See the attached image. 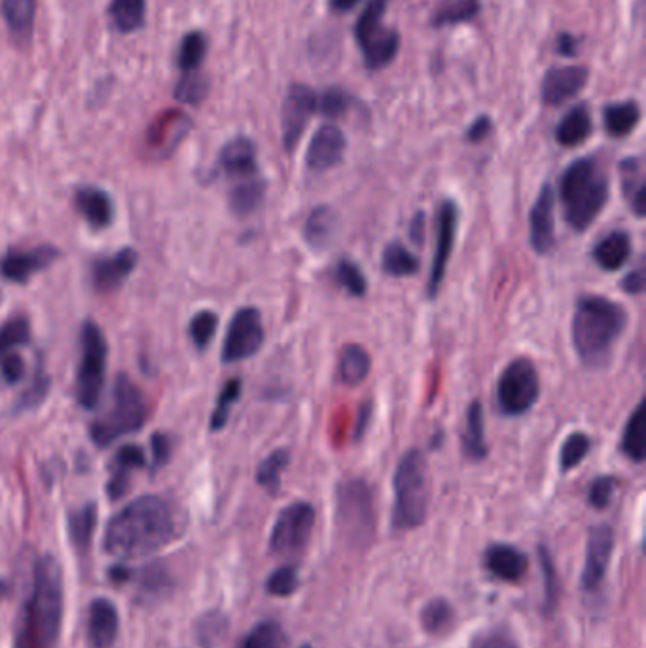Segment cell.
I'll return each instance as SVG.
<instances>
[{
	"label": "cell",
	"instance_id": "cell-1",
	"mask_svg": "<svg viewBox=\"0 0 646 648\" xmlns=\"http://www.w3.org/2000/svg\"><path fill=\"white\" fill-rule=\"evenodd\" d=\"M173 537L175 520L169 504L160 497H141L108 522L105 550L114 558H144L160 552Z\"/></svg>",
	"mask_w": 646,
	"mask_h": 648
},
{
	"label": "cell",
	"instance_id": "cell-2",
	"mask_svg": "<svg viewBox=\"0 0 646 648\" xmlns=\"http://www.w3.org/2000/svg\"><path fill=\"white\" fill-rule=\"evenodd\" d=\"M63 620V575L52 556L38 559L31 595L19 618L16 648H55Z\"/></svg>",
	"mask_w": 646,
	"mask_h": 648
},
{
	"label": "cell",
	"instance_id": "cell-3",
	"mask_svg": "<svg viewBox=\"0 0 646 648\" xmlns=\"http://www.w3.org/2000/svg\"><path fill=\"white\" fill-rule=\"evenodd\" d=\"M626 324L628 313L624 306L603 296H582L571 324L576 355L592 368L607 364Z\"/></svg>",
	"mask_w": 646,
	"mask_h": 648
},
{
	"label": "cell",
	"instance_id": "cell-4",
	"mask_svg": "<svg viewBox=\"0 0 646 648\" xmlns=\"http://www.w3.org/2000/svg\"><path fill=\"white\" fill-rule=\"evenodd\" d=\"M559 196L567 224L576 232H584L607 205L609 177L597 160L580 158L565 169Z\"/></svg>",
	"mask_w": 646,
	"mask_h": 648
},
{
	"label": "cell",
	"instance_id": "cell-5",
	"mask_svg": "<svg viewBox=\"0 0 646 648\" xmlns=\"http://www.w3.org/2000/svg\"><path fill=\"white\" fill-rule=\"evenodd\" d=\"M395 508L393 527L396 531H412L427 520L429 510V470L421 451L402 455L393 478Z\"/></svg>",
	"mask_w": 646,
	"mask_h": 648
},
{
	"label": "cell",
	"instance_id": "cell-6",
	"mask_svg": "<svg viewBox=\"0 0 646 648\" xmlns=\"http://www.w3.org/2000/svg\"><path fill=\"white\" fill-rule=\"evenodd\" d=\"M144 421L146 406L141 391L127 376H118L114 383L110 408L97 421L91 423V438L99 446H107L126 434L139 431Z\"/></svg>",
	"mask_w": 646,
	"mask_h": 648
},
{
	"label": "cell",
	"instance_id": "cell-7",
	"mask_svg": "<svg viewBox=\"0 0 646 648\" xmlns=\"http://www.w3.org/2000/svg\"><path fill=\"white\" fill-rule=\"evenodd\" d=\"M389 0H368L355 23V38L368 71L385 69L400 50V35L383 25Z\"/></svg>",
	"mask_w": 646,
	"mask_h": 648
},
{
	"label": "cell",
	"instance_id": "cell-8",
	"mask_svg": "<svg viewBox=\"0 0 646 648\" xmlns=\"http://www.w3.org/2000/svg\"><path fill=\"white\" fill-rule=\"evenodd\" d=\"M338 527L353 546L366 548L376 535L372 489L362 480H349L338 489Z\"/></svg>",
	"mask_w": 646,
	"mask_h": 648
},
{
	"label": "cell",
	"instance_id": "cell-9",
	"mask_svg": "<svg viewBox=\"0 0 646 648\" xmlns=\"http://www.w3.org/2000/svg\"><path fill=\"white\" fill-rule=\"evenodd\" d=\"M80 347L82 357L76 374V398L82 408L91 410L99 402L107 370V342L97 324H84Z\"/></svg>",
	"mask_w": 646,
	"mask_h": 648
},
{
	"label": "cell",
	"instance_id": "cell-10",
	"mask_svg": "<svg viewBox=\"0 0 646 648\" xmlns=\"http://www.w3.org/2000/svg\"><path fill=\"white\" fill-rule=\"evenodd\" d=\"M540 379L535 364L525 357L512 360L497 381V404L504 415L527 414L539 400Z\"/></svg>",
	"mask_w": 646,
	"mask_h": 648
},
{
	"label": "cell",
	"instance_id": "cell-11",
	"mask_svg": "<svg viewBox=\"0 0 646 648\" xmlns=\"http://www.w3.org/2000/svg\"><path fill=\"white\" fill-rule=\"evenodd\" d=\"M315 527V508L309 503H292L281 510L273 523L270 537L271 554L296 556L306 550Z\"/></svg>",
	"mask_w": 646,
	"mask_h": 648
},
{
	"label": "cell",
	"instance_id": "cell-12",
	"mask_svg": "<svg viewBox=\"0 0 646 648\" xmlns=\"http://www.w3.org/2000/svg\"><path fill=\"white\" fill-rule=\"evenodd\" d=\"M264 338L266 330L260 311L256 307H241L228 326L222 345V360L226 364H235L251 359L264 345Z\"/></svg>",
	"mask_w": 646,
	"mask_h": 648
},
{
	"label": "cell",
	"instance_id": "cell-13",
	"mask_svg": "<svg viewBox=\"0 0 646 648\" xmlns=\"http://www.w3.org/2000/svg\"><path fill=\"white\" fill-rule=\"evenodd\" d=\"M457 226H459V209L453 199H446V201H442L438 215H436V245H434L431 275H429V287H427L431 298L438 296V290L444 283L449 258L453 252L455 239H457Z\"/></svg>",
	"mask_w": 646,
	"mask_h": 648
},
{
	"label": "cell",
	"instance_id": "cell-14",
	"mask_svg": "<svg viewBox=\"0 0 646 648\" xmlns=\"http://www.w3.org/2000/svg\"><path fill=\"white\" fill-rule=\"evenodd\" d=\"M614 542V529L609 523H601L590 529L586 542V561L580 578L584 594H597L601 590L611 565Z\"/></svg>",
	"mask_w": 646,
	"mask_h": 648
},
{
	"label": "cell",
	"instance_id": "cell-15",
	"mask_svg": "<svg viewBox=\"0 0 646 648\" xmlns=\"http://www.w3.org/2000/svg\"><path fill=\"white\" fill-rule=\"evenodd\" d=\"M317 112V93L306 84H292L283 101V144L288 154L294 152L296 144L300 143L306 131L309 118Z\"/></svg>",
	"mask_w": 646,
	"mask_h": 648
},
{
	"label": "cell",
	"instance_id": "cell-16",
	"mask_svg": "<svg viewBox=\"0 0 646 648\" xmlns=\"http://www.w3.org/2000/svg\"><path fill=\"white\" fill-rule=\"evenodd\" d=\"M556 196L550 184H544L537 201L529 213V239L533 251L544 256L556 247V226H554Z\"/></svg>",
	"mask_w": 646,
	"mask_h": 648
},
{
	"label": "cell",
	"instance_id": "cell-17",
	"mask_svg": "<svg viewBox=\"0 0 646 648\" xmlns=\"http://www.w3.org/2000/svg\"><path fill=\"white\" fill-rule=\"evenodd\" d=\"M347 148V139L340 127L334 124H324L319 127L307 146L306 165L309 171L323 173L334 169L343 162Z\"/></svg>",
	"mask_w": 646,
	"mask_h": 648
},
{
	"label": "cell",
	"instance_id": "cell-18",
	"mask_svg": "<svg viewBox=\"0 0 646 648\" xmlns=\"http://www.w3.org/2000/svg\"><path fill=\"white\" fill-rule=\"evenodd\" d=\"M588 69L582 65L554 67L546 72L542 80V101L548 107H559L575 99L588 84Z\"/></svg>",
	"mask_w": 646,
	"mask_h": 648
},
{
	"label": "cell",
	"instance_id": "cell-19",
	"mask_svg": "<svg viewBox=\"0 0 646 648\" xmlns=\"http://www.w3.org/2000/svg\"><path fill=\"white\" fill-rule=\"evenodd\" d=\"M59 252L54 247H36L31 251H10L0 260V273L12 283H27L35 273L48 268Z\"/></svg>",
	"mask_w": 646,
	"mask_h": 648
},
{
	"label": "cell",
	"instance_id": "cell-20",
	"mask_svg": "<svg viewBox=\"0 0 646 648\" xmlns=\"http://www.w3.org/2000/svg\"><path fill=\"white\" fill-rule=\"evenodd\" d=\"M484 565L489 575L503 582H520L527 573L529 559L516 546L497 542L485 550Z\"/></svg>",
	"mask_w": 646,
	"mask_h": 648
},
{
	"label": "cell",
	"instance_id": "cell-21",
	"mask_svg": "<svg viewBox=\"0 0 646 648\" xmlns=\"http://www.w3.org/2000/svg\"><path fill=\"white\" fill-rule=\"evenodd\" d=\"M120 630V618L112 601L95 599L88 611V641L91 648H110Z\"/></svg>",
	"mask_w": 646,
	"mask_h": 648
},
{
	"label": "cell",
	"instance_id": "cell-22",
	"mask_svg": "<svg viewBox=\"0 0 646 648\" xmlns=\"http://www.w3.org/2000/svg\"><path fill=\"white\" fill-rule=\"evenodd\" d=\"M218 165L224 173L232 177H254L258 175L256 163V146L247 137H235L230 143L224 144L218 156Z\"/></svg>",
	"mask_w": 646,
	"mask_h": 648
},
{
	"label": "cell",
	"instance_id": "cell-23",
	"mask_svg": "<svg viewBox=\"0 0 646 648\" xmlns=\"http://www.w3.org/2000/svg\"><path fill=\"white\" fill-rule=\"evenodd\" d=\"M137 266V252L122 249L114 256L99 260L93 270V283L99 292H112L126 281L127 275Z\"/></svg>",
	"mask_w": 646,
	"mask_h": 648
},
{
	"label": "cell",
	"instance_id": "cell-24",
	"mask_svg": "<svg viewBox=\"0 0 646 648\" xmlns=\"http://www.w3.org/2000/svg\"><path fill=\"white\" fill-rule=\"evenodd\" d=\"M629 256H631V239L622 230L605 235L593 247V260L603 271L622 270Z\"/></svg>",
	"mask_w": 646,
	"mask_h": 648
},
{
	"label": "cell",
	"instance_id": "cell-25",
	"mask_svg": "<svg viewBox=\"0 0 646 648\" xmlns=\"http://www.w3.org/2000/svg\"><path fill=\"white\" fill-rule=\"evenodd\" d=\"M593 131L592 112L588 105L571 108L556 127V141L565 148H575L590 139Z\"/></svg>",
	"mask_w": 646,
	"mask_h": 648
},
{
	"label": "cell",
	"instance_id": "cell-26",
	"mask_svg": "<svg viewBox=\"0 0 646 648\" xmlns=\"http://www.w3.org/2000/svg\"><path fill=\"white\" fill-rule=\"evenodd\" d=\"M76 209L95 230L107 228L112 220V203L107 194L99 188H80L76 192Z\"/></svg>",
	"mask_w": 646,
	"mask_h": 648
},
{
	"label": "cell",
	"instance_id": "cell-27",
	"mask_svg": "<svg viewBox=\"0 0 646 648\" xmlns=\"http://www.w3.org/2000/svg\"><path fill=\"white\" fill-rule=\"evenodd\" d=\"M622 192L628 199L629 207L639 218L645 216V180L639 158H626L620 162Z\"/></svg>",
	"mask_w": 646,
	"mask_h": 648
},
{
	"label": "cell",
	"instance_id": "cell-28",
	"mask_svg": "<svg viewBox=\"0 0 646 648\" xmlns=\"http://www.w3.org/2000/svg\"><path fill=\"white\" fill-rule=\"evenodd\" d=\"M370 368H372V359L362 345L349 343L341 349L340 362H338L341 383H345L349 387L359 385L368 378Z\"/></svg>",
	"mask_w": 646,
	"mask_h": 648
},
{
	"label": "cell",
	"instance_id": "cell-29",
	"mask_svg": "<svg viewBox=\"0 0 646 648\" xmlns=\"http://www.w3.org/2000/svg\"><path fill=\"white\" fill-rule=\"evenodd\" d=\"M463 451L472 461H482L487 455L484 408H482V402H478V400H474L468 406L467 423H465V434H463Z\"/></svg>",
	"mask_w": 646,
	"mask_h": 648
},
{
	"label": "cell",
	"instance_id": "cell-30",
	"mask_svg": "<svg viewBox=\"0 0 646 648\" xmlns=\"http://www.w3.org/2000/svg\"><path fill=\"white\" fill-rule=\"evenodd\" d=\"M336 228H338V216L334 215V211L330 207L321 205V207L313 209L307 216L306 226H304L307 245L311 249L321 251L332 241V237L336 234Z\"/></svg>",
	"mask_w": 646,
	"mask_h": 648
},
{
	"label": "cell",
	"instance_id": "cell-31",
	"mask_svg": "<svg viewBox=\"0 0 646 648\" xmlns=\"http://www.w3.org/2000/svg\"><path fill=\"white\" fill-rule=\"evenodd\" d=\"M144 467V451L137 446H126L116 453L114 457V472L108 482V495L110 499L118 501L127 491L129 470Z\"/></svg>",
	"mask_w": 646,
	"mask_h": 648
},
{
	"label": "cell",
	"instance_id": "cell-32",
	"mask_svg": "<svg viewBox=\"0 0 646 648\" xmlns=\"http://www.w3.org/2000/svg\"><path fill=\"white\" fill-rule=\"evenodd\" d=\"M605 129L611 137H628L629 133L641 122V108L635 101L612 103L603 112Z\"/></svg>",
	"mask_w": 646,
	"mask_h": 648
},
{
	"label": "cell",
	"instance_id": "cell-33",
	"mask_svg": "<svg viewBox=\"0 0 646 648\" xmlns=\"http://www.w3.org/2000/svg\"><path fill=\"white\" fill-rule=\"evenodd\" d=\"M266 196V182L258 175L241 180L232 194H230V207L237 216H247L254 213Z\"/></svg>",
	"mask_w": 646,
	"mask_h": 648
},
{
	"label": "cell",
	"instance_id": "cell-34",
	"mask_svg": "<svg viewBox=\"0 0 646 648\" xmlns=\"http://www.w3.org/2000/svg\"><path fill=\"white\" fill-rule=\"evenodd\" d=\"M620 448L629 461H633L637 465H641L645 461V410H643V404H639L629 417L624 434H622Z\"/></svg>",
	"mask_w": 646,
	"mask_h": 648
},
{
	"label": "cell",
	"instance_id": "cell-35",
	"mask_svg": "<svg viewBox=\"0 0 646 648\" xmlns=\"http://www.w3.org/2000/svg\"><path fill=\"white\" fill-rule=\"evenodd\" d=\"M146 14V0H112L108 16L120 33H133L141 29Z\"/></svg>",
	"mask_w": 646,
	"mask_h": 648
},
{
	"label": "cell",
	"instance_id": "cell-36",
	"mask_svg": "<svg viewBox=\"0 0 646 648\" xmlns=\"http://www.w3.org/2000/svg\"><path fill=\"white\" fill-rule=\"evenodd\" d=\"M381 268L391 277H410L419 270V260L402 243L393 241L381 254Z\"/></svg>",
	"mask_w": 646,
	"mask_h": 648
},
{
	"label": "cell",
	"instance_id": "cell-37",
	"mask_svg": "<svg viewBox=\"0 0 646 648\" xmlns=\"http://www.w3.org/2000/svg\"><path fill=\"white\" fill-rule=\"evenodd\" d=\"M35 0H2V16L12 33L18 36L31 35L35 25Z\"/></svg>",
	"mask_w": 646,
	"mask_h": 648
},
{
	"label": "cell",
	"instance_id": "cell-38",
	"mask_svg": "<svg viewBox=\"0 0 646 648\" xmlns=\"http://www.w3.org/2000/svg\"><path fill=\"white\" fill-rule=\"evenodd\" d=\"M480 0H446L432 16L434 27L467 23L480 14Z\"/></svg>",
	"mask_w": 646,
	"mask_h": 648
},
{
	"label": "cell",
	"instance_id": "cell-39",
	"mask_svg": "<svg viewBox=\"0 0 646 648\" xmlns=\"http://www.w3.org/2000/svg\"><path fill=\"white\" fill-rule=\"evenodd\" d=\"M287 645L288 639L283 626L275 620H264L249 631V635L241 643V648H287Z\"/></svg>",
	"mask_w": 646,
	"mask_h": 648
},
{
	"label": "cell",
	"instance_id": "cell-40",
	"mask_svg": "<svg viewBox=\"0 0 646 648\" xmlns=\"http://www.w3.org/2000/svg\"><path fill=\"white\" fill-rule=\"evenodd\" d=\"M288 461H290L288 450L273 451L256 470V482L275 495L281 487V476L288 467Z\"/></svg>",
	"mask_w": 646,
	"mask_h": 648
},
{
	"label": "cell",
	"instance_id": "cell-41",
	"mask_svg": "<svg viewBox=\"0 0 646 648\" xmlns=\"http://www.w3.org/2000/svg\"><path fill=\"white\" fill-rule=\"evenodd\" d=\"M207 52V38L199 31H192L182 38L179 48V69L188 74V72H196L199 65L203 63V57Z\"/></svg>",
	"mask_w": 646,
	"mask_h": 648
},
{
	"label": "cell",
	"instance_id": "cell-42",
	"mask_svg": "<svg viewBox=\"0 0 646 648\" xmlns=\"http://www.w3.org/2000/svg\"><path fill=\"white\" fill-rule=\"evenodd\" d=\"M592 450V440L584 432H573L561 446L559 451V465L563 472H569L578 467Z\"/></svg>",
	"mask_w": 646,
	"mask_h": 648
},
{
	"label": "cell",
	"instance_id": "cell-43",
	"mask_svg": "<svg viewBox=\"0 0 646 648\" xmlns=\"http://www.w3.org/2000/svg\"><path fill=\"white\" fill-rule=\"evenodd\" d=\"M95 523H97V506L95 504H86L84 508H80L78 512L72 514L71 522H69L71 537L80 550H86L90 546Z\"/></svg>",
	"mask_w": 646,
	"mask_h": 648
},
{
	"label": "cell",
	"instance_id": "cell-44",
	"mask_svg": "<svg viewBox=\"0 0 646 648\" xmlns=\"http://www.w3.org/2000/svg\"><path fill=\"white\" fill-rule=\"evenodd\" d=\"M540 571L544 575V612L556 611L559 601V584H557V569L554 558L546 546H539Z\"/></svg>",
	"mask_w": 646,
	"mask_h": 648
},
{
	"label": "cell",
	"instance_id": "cell-45",
	"mask_svg": "<svg viewBox=\"0 0 646 648\" xmlns=\"http://www.w3.org/2000/svg\"><path fill=\"white\" fill-rule=\"evenodd\" d=\"M453 622V609L446 599H434L427 603V607L421 612V624L425 631L432 635H440L448 630Z\"/></svg>",
	"mask_w": 646,
	"mask_h": 648
},
{
	"label": "cell",
	"instance_id": "cell-46",
	"mask_svg": "<svg viewBox=\"0 0 646 648\" xmlns=\"http://www.w3.org/2000/svg\"><path fill=\"white\" fill-rule=\"evenodd\" d=\"M29 338H31L29 321L25 317L10 319L0 328V360L4 359L8 353H14V349L19 345L29 342Z\"/></svg>",
	"mask_w": 646,
	"mask_h": 648
},
{
	"label": "cell",
	"instance_id": "cell-47",
	"mask_svg": "<svg viewBox=\"0 0 646 648\" xmlns=\"http://www.w3.org/2000/svg\"><path fill=\"white\" fill-rule=\"evenodd\" d=\"M239 395H241V379H230L216 400L215 412L211 417L213 431H220L226 427V423L230 419V412H232L235 402L239 400Z\"/></svg>",
	"mask_w": 646,
	"mask_h": 648
},
{
	"label": "cell",
	"instance_id": "cell-48",
	"mask_svg": "<svg viewBox=\"0 0 646 648\" xmlns=\"http://www.w3.org/2000/svg\"><path fill=\"white\" fill-rule=\"evenodd\" d=\"M209 91V82L205 76L201 74H196V72H188L182 76L179 84H177V90H175V97L180 103L184 105H199L205 95Z\"/></svg>",
	"mask_w": 646,
	"mask_h": 648
},
{
	"label": "cell",
	"instance_id": "cell-49",
	"mask_svg": "<svg viewBox=\"0 0 646 648\" xmlns=\"http://www.w3.org/2000/svg\"><path fill=\"white\" fill-rule=\"evenodd\" d=\"M298 586H300V578H298L296 565H281L271 573L266 582L268 594L275 597H288L298 590Z\"/></svg>",
	"mask_w": 646,
	"mask_h": 648
},
{
	"label": "cell",
	"instance_id": "cell-50",
	"mask_svg": "<svg viewBox=\"0 0 646 648\" xmlns=\"http://www.w3.org/2000/svg\"><path fill=\"white\" fill-rule=\"evenodd\" d=\"M336 281L355 298H362L366 294V290H368V283H366L364 273L351 260H341L340 264H338Z\"/></svg>",
	"mask_w": 646,
	"mask_h": 648
},
{
	"label": "cell",
	"instance_id": "cell-51",
	"mask_svg": "<svg viewBox=\"0 0 646 648\" xmlns=\"http://www.w3.org/2000/svg\"><path fill=\"white\" fill-rule=\"evenodd\" d=\"M351 95L340 88H330L317 95V112L328 118H340L351 108Z\"/></svg>",
	"mask_w": 646,
	"mask_h": 648
},
{
	"label": "cell",
	"instance_id": "cell-52",
	"mask_svg": "<svg viewBox=\"0 0 646 648\" xmlns=\"http://www.w3.org/2000/svg\"><path fill=\"white\" fill-rule=\"evenodd\" d=\"M218 317L213 311H201L190 323V336L199 349H205L215 336Z\"/></svg>",
	"mask_w": 646,
	"mask_h": 648
},
{
	"label": "cell",
	"instance_id": "cell-53",
	"mask_svg": "<svg viewBox=\"0 0 646 648\" xmlns=\"http://www.w3.org/2000/svg\"><path fill=\"white\" fill-rule=\"evenodd\" d=\"M614 491H616V480L612 476H599L590 486L588 501L595 510H605L611 504Z\"/></svg>",
	"mask_w": 646,
	"mask_h": 648
},
{
	"label": "cell",
	"instance_id": "cell-54",
	"mask_svg": "<svg viewBox=\"0 0 646 648\" xmlns=\"http://www.w3.org/2000/svg\"><path fill=\"white\" fill-rule=\"evenodd\" d=\"M468 648H520L512 635L504 631L493 630L478 635Z\"/></svg>",
	"mask_w": 646,
	"mask_h": 648
},
{
	"label": "cell",
	"instance_id": "cell-55",
	"mask_svg": "<svg viewBox=\"0 0 646 648\" xmlns=\"http://www.w3.org/2000/svg\"><path fill=\"white\" fill-rule=\"evenodd\" d=\"M0 368H2V378L6 379L8 383H16L25 374V362L18 353H8L4 359L0 360Z\"/></svg>",
	"mask_w": 646,
	"mask_h": 648
},
{
	"label": "cell",
	"instance_id": "cell-56",
	"mask_svg": "<svg viewBox=\"0 0 646 648\" xmlns=\"http://www.w3.org/2000/svg\"><path fill=\"white\" fill-rule=\"evenodd\" d=\"M493 131V122L489 116H478L472 126L468 127L467 141L468 143H482L485 137Z\"/></svg>",
	"mask_w": 646,
	"mask_h": 648
},
{
	"label": "cell",
	"instance_id": "cell-57",
	"mask_svg": "<svg viewBox=\"0 0 646 648\" xmlns=\"http://www.w3.org/2000/svg\"><path fill=\"white\" fill-rule=\"evenodd\" d=\"M622 288H624L628 294L639 296V294L645 290V273H643V270L639 268V270L628 273L626 279L622 281Z\"/></svg>",
	"mask_w": 646,
	"mask_h": 648
},
{
	"label": "cell",
	"instance_id": "cell-58",
	"mask_svg": "<svg viewBox=\"0 0 646 648\" xmlns=\"http://www.w3.org/2000/svg\"><path fill=\"white\" fill-rule=\"evenodd\" d=\"M557 54L563 57H576L578 54V40L571 33H561L557 36Z\"/></svg>",
	"mask_w": 646,
	"mask_h": 648
},
{
	"label": "cell",
	"instance_id": "cell-59",
	"mask_svg": "<svg viewBox=\"0 0 646 648\" xmlns=\"http://www.w3.org/2000/svg\"><path fill=\"white\" fill-rule=\"evenodd\" d=\"M152 451H154V461L158 465H163L169 459L171 450H169V442H167V438L163 434H156L152 438Z\"/></svg>",
	"mask_w": 646,
	"mask_h": 648
},
{
	"label": "cell",
	"instance_id": "cell-60",
	"mask_svg": "<svg viewBox=\"0 0 646 648\" xmlns=\"http://www.w3.org/2000/svg\"><path fill=\"white\" fill-rule=\"evenodd\" d=\"M410 237L417 247L425 243V213H417L410 224Z\"/></svg>",
	"mask_w": 646,
	"mask_h": 648
},
{
	"label": "cell",
	"instance_id": "cell-61",
	"mask_svg": "<svg viewBox=\"0 0 646 648\" xmlns=\"http://www.w3.org/2000/svg\"><path fill=\"white\" fill-rule=\"evenodd\" d=\"M360 0H330V8L334 12H349L353 10Z\"/></svg>",
	"mask_w": 646,
	"mask_h": 648
},
{
	"label": "cell",
	"instance_id": "cell-62",
	"mask_svg": "<svg viewBox=\"0 0 646 648\" xmlns=\"http://www.w3.org/2000/svg\"><path fill=\"white\" fill-rule=\"evenodd\" d=\"M360 423L357 425V436H360L362 432H364V429H366V423H368V419H370V404H364L362 408H360Z\"/></svg>",
	"mask_w": 646,
	"mask_h": 648
},
{
	"label": "cell",
	"instance_id": "cell-63",
	"mask_svg": "<svg viewBox=\"0 0 646 648\" xmlns=\"http://www.w3.org/2000/svg\"><path fill=\"white\" fill-rule=\"evenodd\" d=\"M302 648H311V647H302Z\"/></svg>",
	"mask_w": 646,
	"mask_h": 648
}]
</instances>
